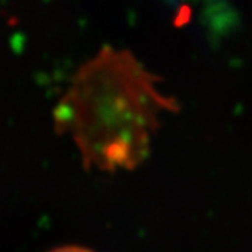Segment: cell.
Wrapping results in <instances>:
<instances>
[{"mask_svg": "<svg viewBox=\"0 0 252 252\" xmlns=\"http://www.w3.org/2000/svg\"><path fill=\"white\" fill-rule=\"evenodd\" d=\"M50 252H93L90 249H85V248H79V246H63V248H57Z\"/></svg>", "mask_w": 252, "mask_h": 252, "instance_id": "6da1fadb", "label": "cell"}, {"mask_svg": "<svg viewBox=\"0 0 252 252\" xmlns=\"http://www.w3.org/2000/svg\"><path fill=\"white\" fill-rule=\"evenodd\" d=\"M166 2H167L169 5H172V6H178L181 0H166Z\"/></svg>", "mask_w": 252, "mask_h": 252, "instance_id": "7a4b0ae2", "label": "cell"}]
</instances>
